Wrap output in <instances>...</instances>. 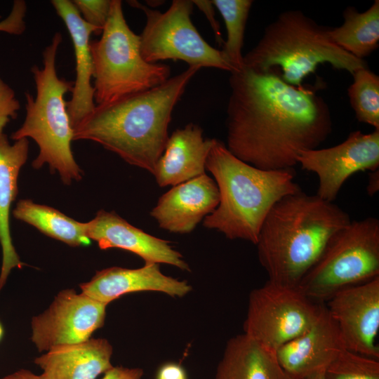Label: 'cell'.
I'll list each match as a JSON object with an SVG mask.
<instances>
[{"instance_id": "cell-1", "label": "cell", "mask_w": 379, "mask_h": 379, "mask_svg": "<svg viewBox=\"0 0 379 379\" xmlns=\"http://www.w3.org/2000/svg\"><path fill=\"white\" fill-rule=\"evenodd\" d=\"M229 84L225 145L251 166L294 170L299 152L317 149L332 132L327 104L309 88L244 67Z\"/></svg>"}, {"instance_id": "cell-2", "label": "cell", "mask_w": 379, "mask_h": 379, "mask_svg": "<svg viewBox=\"0 0 379 379\" xmlns=\"http://www.w3.org/2000/svg\"><path fill=\"white\" fill-rule=\"evenodd\" d=\"M201 68L188 67L159 85L96 105L74 128L73 140H91L153 175L168 139L173 111Z\"/></svg>"}, {"instance_id": "cell-3", "label": "cell", "mask_w": 379, "mask_h": 379, "mask_svg": "<svg viewBox=\"0 0 379 379\" xmlns=\"http://www.w3.org/2000/svg\"><path fill=\"white\" fill-rule=\"evenodd\" d=\"M350 221L338 205L301 189L281 198L265 218L255 244L268 281L297 287L332 235Z\"/></svg>"}, {"instance_id": "cell-4", "label": "cell", "mask_w": 379, "mask_h": 379, "mask_svg": "<svg viewBox=\"0 0 379 379\" xmlns=\"http://www.w3.org/2000/svg\"><path fill=\"white\" fill-rule=\"evenodd\" d=\"M206 169L213 176L220 200L203 220L209 230L229 239L255 245L262 225L273 206L301 188L294 181V170H264L232 154L225 143L214 138Z\"/></svg>"}, {"instance_id": "cell-5", "label": "cell", "mask_w": 379, "mask_h": 379, "mask_svg": "<svg viewBox=\"0 0 379 379\" xmlns=\"http://www.w3.org/2000/svg\"><path fill=\"white\" fill-rule=\"evenodd\" d=\"M327 27L298 10L281 13L267 25L256 45L243 57V67L258 73L281 70L286 83L302 86V81L324 63L352 74L368 67L333 44Z\"/></svg>"}, {"instance_id": "cell-6", "label": "cell", "mask_w": 379, "mask_h": 379, "mask_svg": "<svg viewBox=\"0 0 379 379\" xmlns=\"http://www.w3.org/2000/svg\"><path fill=\"white\" fill-rule=\"evenodd\" d=\"M62 39L60 32L55 33L43 52V67H32L36 96L26 93L25 119L21 127L12 133L11 139H33L39 152L32 166L38 169L47 164L52 173H58L64 184L69 185L81 180L83 171L72 151L74 129L65 100V95L72 91L74 81L60 78L55 67Z\"/></svg>"}, {"instance_id": "cell-7", "label": "cell", "mask_w": 379, "mask_h": 379, "mask_svg": "<svg viewBox=\"0 0 379 379\" xmlns=\"http://www.w3.org/2000/svg\"><path fill=\"white\" fill-rule=\"evenodd\" d=\"M101 34L90 43L96 105L149 89L171 77L168 65L149 63L142 58L140 36L127 24L121 1L111 0Z\"/></svg>"}, {"instance_id": "cell-8", "label": "cell", "mask_w": 379, "mask_h": 379, "mask_svg": "<svg viewBox=\"0 0 379 379\" xmlns=\"http://www.w3.org/2000/svg\"><path fill=\"white\" fill-rule=\"evenodd\" d=\"M379 277V220L350 221L335 232L297 288L324 304L345 288Z\"/></svg>"}, {"instance_id": "cell-9", "label": "cell", "mask_w": 379, "mask_h": 379, "mask_svg": "<svg viewBox=\"0 0 379 379\" xmlns=\"http://www.w3.org/2000/svg\"><path fill=\"white\" fill-rule=\"evenodd\" d=\"M128 2L145 14V25L139 36L140 52L146 62L182 60L189 66L235 71L222 51L205 41L192 23V1L173 0L164 12L137 1Z\"/></svg>"}, {"instance_id": "cell-10", "label": "cell", "mask_w": 379, "mask_h": 379, "mask_svg": "<svg viewBox=\"0 0 379 379\" xmlns=\"http://www.w3.org/2000/svg\"><path fill=\"white\" fill-rule=\"evenodd\" d=\"M322 306L297 287L267 281L249 295L244 333L276 353L314 324Z\"/></svg>"}, {"instance_id": "cell-11", "label": "cell", "mask_w": 379, "mask_h": 379, "mask_svg": "<svg viewBox=\"0 0 379 379\" xmlns=\"http://www.w3.org/2000/svg\"><path fill=\"white\" fill-rule=\"evenodd\" d=\"M107 305L81 291L62 290L32 319L31 340L39 352L84 342L104 325Z\"/></svg>"}, {"instance_id": "cell-12", "label": "cell", "mask_w": 379, "mask_h": 379, "mask_svg": "<svg viewBox=\"0 0 379 379\" xmlns=\"http://www.w3.org/2000/svg\"><path fill=\"white\" fill-rule=\"evenodd\" d=\"M296 160L302 169L317 175L316 194L333 202L351 175L378 169L379 129L368 133L352 131L345 140L335 146L300 152Z\"/></svg>"}, {"instance_id": "cell-13", "label": "cell", "mask_w": 379, "mask_h": 379, "mask_svg": "<svg viewBox=\"0 0 379 379\" xmlns=\"http://www.w3.org/2000/svg\"><path fill=\"white\" fill-rule=\"evenodd\" d=\"M324 305L346 350L379 359V277L340 290Z\"/></svg>"}, {"instance_id": "cell-14", "label": "cell", "mask_w": 379, "mask_h": 379, "mask_svg": "<svg viewBox=\"0 0 379 379\" xmlns=\"http://www.w3.org/2000/svg\"><path fill=\"white\" fill-rule=\"evenodd\" d=\"M87 237L100 248H117L140 257L145 263H164L183 271H190L182 254L168 241L152 236L131 225L114 211L100 210L85 222Z\"/></svg>"}, {"instance_id": "cell-15", "label": "cell", "mask_w": 379, "mask_h": 379, "mask_svg": "<svg viewBox=\"0 0 379 379\" xmlns=\"http://www.w3.org/2000/svg\"><path fill=\"white\" fill-rule=\"evenodd\" d=\"M337 324L324 304L314 324L276 351L282 368L292 379H305L324 371L345 350Z\"/></svg>"}, {"instance_id": "cell-16", "label": "cell", "mask_w": 379, "mask_h": 379, "mask_svg": "<svg viewBox=\"0 0 379 379\" xmlns=\"http://www.w3.org/2000/svg\"><path fill=\"white\" fill-rule=\"evenodd\" d=\"M219 200L215 180L204 173L173 186L159 197L149 214L160 228L188 234L214 211Z\"/></svg>"}, {"instance_id": "cell-17", "label": "cell", "mask_w": 379, "mask_h": 379, "mask_svg": "<svg viewBox=\"0 0 379 379\" xmlns=\"http://www.w3.org/2000/svg\"><path fill=\"white\" fill-rule=\"evenodd\" d=\"M81 292L108 305L123 295L141 291H157L182 298L192 291L187 281L163 274L157 263L129 269L111 267L98 271L93 278L80 285Z\"/></svg>"}, {"instance_id": "cell-18", "label": "cell", "mask_w": 379, "mask_h": 379, "mask_svg": "<svg viewBox=\"0 0 379 379\" xmlns=\"http://www.w3.org/2000/svg\"><path fill=\"white\" fill-rule=\"evenodd\" d=\"M51 4L64 22L71 37L76 61V79L72 97L67 102V112L73 129L95 107L93 58L90 46L92 34H100L102 30L84 20L72 1L52 0Z\"/></svg>"}, {"instance_id": "cell-19", "label": "cell", "mask_w": 379, "mask_h": 379, "mask_svg": "<svg viewBox=\"0 0 379 379\" xmlns=\"http://www.w3.org/2000/svg\"><path fill=\"white\" fill-rule=\"evenodd\" d=\"M214 138H205L194 123L177 128L168 137L153 175L160 187L175 186L205 173Z\"/></svg>"}, {"instance_id": "cell-20", "label": "cell", "mask_w": 379, "mask_h": 379, "mask_svg": "<svg viewBox=\"0 0 379 379\" xmlns=\"http://www.w3.org/2000/svg\"><path fill=\"white\" fill-rule=\"evenodd\" d=\"M113 348L105 338L53 348L34 359L41 379H96L112 366Z\"/></svg>"}, {"instance_id": "cell-21", "label": "cell", "mask_w": 379, "mask_h": 379, "mask_svg": "<svg viewBox=\"0 0 379 379\" xmlns=\"http://www.w3.org/2000/svg\"><path fill=\"white\" fill-rule=\"evenodd\" d=\"M27 138L11 145L7 135L0 133V244L2 249V265L0 273V291L13 268H21L20 261L12 243L9 213L18 192V178L22 166L28 157Z\"/></svg>"}, {"instance_id": "cell-22", "label": "cell", "mask_w": 379, "mask_h": 379, "mask_svg": "<svg viewBox=\"0 0 379 379\" xmlns=\"http://www.w3.org/2000/svg\"><path fill=\"white\" fill-rule=\"evenodd\" d=\"M215 379H292L276 353L245 333L230 338L218 364Z\"/></svg>"}, {"instance_id": "cell-23", "label": "cell", "mask_w": 379, "mask_h": 379, "mask_svg": "<svg viewBox=\"0 0 379 379\" xmlns=\"http://www.w3.org/2000/svg\"><path fill=\"white\" fill-rule=\"evenodd\" d=\"M343 23L328 28L330 40L355 58L364 60L379 46V1L364 12L348 6L343 11Z\"/></svg>"}, {"instance_id": "cell-24", "label": "cell", "mask_w": 379, "mask_h": 379, "mask_svg": "<svg viewBox=\"0 0 379 379\" xmlns=\"http://www.w3.org/2000/svg\"><path fill=\"white\" fill-rule=\"evenodd\" d=\"M13 216L43 234L71 246H88L85 222H81L60 211L30 199H21L13 211Z\"/></svg>"}, {"instance_id": "cell-25", "label": "cell", "mask_w": 379, "mask_h": 379, "mask_svg": "<svg viewBox=\"0 0 379 379\" xmlns=\"http://www.w3.org/2000/svg\"><path fill=\"white\" fill-rule=\"evenodd\" d=\"M220 12L227 31V39L221 50L235 71L243 67L242 48L244 33L252 0H212Z\"/></svg>"}, {"instance_id": "cell-26", "label": "cell", "mask_w": 379, "mask_h": 379, "mask_svg": "<svg viewBox=\"0 0 379 379\" xmlns=\"http://www.w3.org/2000/svg\"><path fill=\"white\" fill-rule=\"evenodd\" d=\"M347 88L350 105L359 122L379 129V77L368 67L355 71Z\"/></svg>"}, {"instance_id": "cell-27", "label": "cell", "mask_w": 379, "mask_h": 379, "mask_svg": "<svg viewBox=\"0 0 379 379\" xmlns=\"http://www.w3.org/2000/svg\"><path fill=\"white\" fill-rule=\"evenodd\" d=\"M324 377V379H379V359L345 349L327 366Z\"/></svg>"}, {"instance_id": "cell-28", "label": "cell", "mask_w": 379, "mask_h": 379, "mask_svg": "<svg viewBox=\"0 0 379 379\" xmlns=\"http://www.w3.org/2000/svg\"><path fill=\"white\" fill-rule=\"evenodd\" d=\"M85 22L102 31L107 20L111 0L72 1Z\"/></svg>"}, {"instance_id": "cell-29", "label": "cell", "mask_w": 379, "mask_h": 379, "mask_svg": "<svg viewBox=\"0 0 379 379\" xmlns=\"http://www.w3.org/2000/svg\"><path fill=\"white\" fill-rule=\"evenodd\" d=\"M20 107L14 91L0 78V133L11 119L17 117Z\"/></svg>"}, {"instance_id": "cell-30", "label": "cell", "mask_w": 379, "mask_h": 379, "mask_svg": "<svg viewBox=\"0 0 379 379\" xmlns=\"http://www.w3.org/2000/svg\"><path fill=\"white\" fill-rule=\"evenodd\" d=\"M26 12V2L23 0H15L8 16L0 22V31L16 35L22 34L26 28L24 20Z\"/></svg>"}, {"instance_id": "cell-31", "label": "cell", "mask_w": 379, "mask_h": 379, "mask_svg": "<svg viewBox=\"0 0 379 379\" xmlns=\"http://www.w3.org/2000/svg\"><path fill=\"white\" fill-rule=\"evenodd\" d=\"M192 2L194 5L203 12L208 19L219 44H223L224 41L222 39L220 25L215 18V7L212 1L208 0H194Z\"/></svg>"}, {"instance_id": "cell-32", "label": "cell", "mask_w": 379, "mask_h": 379, "mask_svg": "<svg viewBox=\"0 0 379 379\" xmlns=\"http://www.w3.org/2000/svg\"><path fill=\"white\" fill-rule=\"evenodd\" d=\"M144 371L140 368L112 366L101 379H142Z\"/></svg>"}, {"instance_id": "cell-33", "label": "cell", "mask_w": 379, "mask_h": 379, "mask_svg": "<svg viewBox=\"0 0 379 379\" xmlns=\"http://www.w3.org/2000/svg\"><path fill=\"white\" fill-rule=\"evenodd\" d=\"M156 379H187L184 368L179 364L168 362L159 368Z\"/></svg>"}, {"instance_id": "cell-34", "label": "cell", "mask_w": 379, "mask_h": 379, "mask_svg": "<svg viewBox=\"0 0 379 379\" xmlns=\"http://www.w3.org/2000/svg\"><path fill=\"white\" fill-rule=\"evenodd\" d=\"M379 190V171H370L366 191L369 196H373Z\"/></svg>"}, {"instance_id": "cell-35", "label": "cell", "mask_w": 379, "mask_h": 379, "mask_svg": "<svg viewBox=\"0 0 379 379\" xmlns=\"http://www.w3.org/2000/svg\"><path fill=\"white\" fill-rule=\"evenodd\" d=\"M0 379H41L39 375H36L27 369H20Z\"/></svg>"}, {"instance_id": "cell-36", "label": "cell", "mask_w": 379, "mask_h": 379, "mask_svg": "<svg viewBox=\"0 0 379 379\" xmlns=\"http://www.w3.org/2000/svg\"><path fill=\"white\" fill-rule=\"evenodd\" d=\"M324 371L316 373L305 379H324Z\"/></svg>"}, {"instance_id": "cell-37", "label": "cell", "mask_w": 379, "mask_h": 379, "mask_svg": "<svg viewBox=\"0 0 379 379\" xmlns=\"http://www.w3.org/2000/svg\"><path fill=\"white\" fill-rule=\"evenodd\" d=\"M3 335H4V328H3V326L0 322V340H1V338H3Z\"/></svg>"}]
</instances>
